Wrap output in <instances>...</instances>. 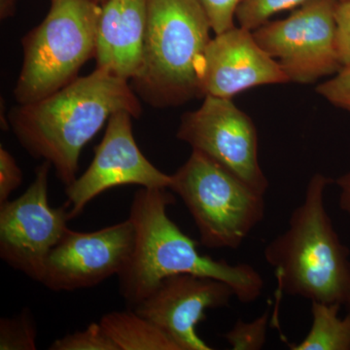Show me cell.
<instances>
[{"mask_svg":"<svg viewBox=\"0 0 350 350\" xmlns=\"http://www.w3.org/2000/svg\"><path fill=\"white\" fill-rule=\"evenodd\" d=\"M332 182L325 175H313L286 231L267 244L264 256L275 271L278 291L345 306L350 294V251L327 213L325 192Z\"/></svg>","mask_w":350,"mask_h":350,"instance_id":"3","label":"cell"},{"mask_svg":"<svg viewBox=\"0 0 350 350\" xmlns=\"http://www.w3.org/2000/svg\"><path fill=\"white\" fill-rule=\"evenodd\" d=\"M317 94L334 107L350 113V64L317 87Z\"/></svg>","mask_w":350,"mask_h":350,"instance_id":"21","label":"cell"},{"mask_svg":"<svg viewBox=\"0 0 350 350\" xmlns=\"http://www.w3.org/2000/svg\"><path fill=\"white\" fill-rule=\"evenodd\" d=\"M49 13L23 38L24 62L14 96L27 105L56 93L94 57L101 5L93 0H51Z\"/></svg>","mask_w":350,"mask_h":350,"instance_id":"5","label":"cell"},{"mask_svg":"<svg viewBox=\"0 0 350 350\" xmlns=\"http://www.w3.org/2000/svg\"><path fill=\"white\" fill-rule=\"evenodd\" d=\"M338 2L310 0L286 19L266 23L253 31L289 82L312 84L342 68L337 44Z\"/></svg>","mask_w":350,"mask_h":350,"instance_id":"7","label":"cell"},{"mask_svg":"<svg viewBox=\"0 0 350 350\" xmlns=\"http://www.w3.org/2000/svg\"><path fill=\"white\" fill-rule=\"evenodd\" d=\"M345 308H347V313L350 315V294L349 298H347V301L345 304Z\"/></svg>","mask_w":350,"mask_h":350,"instance_id":"27","label":"cell"},{"mask_svg":"<svg viewBox=\"0 0 350 350\" xmlns=\"http://www.w3.org/2000/svg\"><path fill=\"white\" fill-rule=\"evenodd\" d=\"M135 241V226L130 218L94 232L68 228L51 250L40 283L55 292L96 286L123 271Z\"/></svg>","mask_w":350,"mask_h":350,"instance_id":"10","label":"cell"},{"mask_svg":"<svg viewBox=\"0 0 350 350\" xmlns=\"http://www.w3.org/2000/svg\"><path fill=\"white\" fill-rule=\"evenodd\" d=\"M50 350H119L107 332L98 323H92L85 330L57 338Z\"/></svg>","mask_w":350,"mask_h":350,"instance_id":"20","label":"cell"},{"mask_svg":"<svg viewBox=\"0 0 350 350\" xmlns=\"http://www.w3.org/2000/svg\"><path fill=\"white\" fill-rule=\"evenodd\" d=\"M340 304L312 301V327L291 350H350V315L338 317Z\"/></svg>","mask_w":350,"mask_h":350,"instance_id":"16","label":"cell"},{"mask_svg":"<svg viewBox=\"0 0 350 350\" xmlns=\"http://www.w3.org/2000/svg\"><path fill=\"white\" fill-rule=\"evenodd\" d=\"M215 34L234 27L237 9L241 0H199Z\"/></svg>","mask_w":350,"mask_h":350,"instance_id":"22","label":"cell"},{"mask_svg":"<svg viewBox=\"0 0 350 350\" xmlns=\"http://www.w3.org/2000/svg\"><path fill=\"white\" fill-rule=\"evenodd\" d=\"M269 319L268 312L250 322L239 319L231 330L225 334V340L232 350L262 349L266 344Z\"/></svg>","mask_w":350,"mask_h":350,"instance_id":"19","label":"cell"},{"mask_svg":"<svg viewBox=\"0 0 350 350\" xmlns=\"http://www.w3.org/2000/svg\"><path fill=\"white\" fill-rule=\"evenodd\" d=\"M23 172L15 158L6 148L0 146V204L9 200L11 194L20 187Z\"/></svg>","mask_w":350,"mask_h":350,"instance_id":"23","label":"cell"},{"mask_svg":"<svg viewBox=\"0 0 350 350\" xmlns=\"http://www.w3.org/2000/svg\"><path fill=\"white\" fill-rule=\"evenodd\" d=\"M170 189L142 188L133 196L130 216L135 229V247L119 273V291L133 308L165 278L179 273L206 276L227 283L243 304L253 303L265 287L262 276L248 264L231 265L202 255L197 243L170 218L175 202Z\"/></svg>","mask_w":350,"mask_h":350,"instance_id":"2","label":"cell"},{"mask_svg":"<svg viewBox=\"0 0 350 350\" xmlns=\"http://www.w3.org/2000/svg\"><path fill=\"white\" fill-rule=\"evenodd\" d=\"M148 0H105L96 36V68L131 80L142 63Z\"/></svg>","mask_w":350,"mask_h":350,"instance_id":"14","label":"cell"},{"mask_svg":"<svg viewBox=\"0 0 350 350\" xmlns=\"http://www.w3.org/2000/svg\"><path fill=\"white\" fill-rule=\"evenodd\" d=\"M93 1L96 2V3L98 4H100L101 5V4H103V2L105 1V0H93Z\"/></svg>","mask_w":350,"mask_h":350,"instance_id":"28","label":"cell"},{"mask_svg":"<svg viewBox=\"0 0 350 350\" xmlns=\"http://www.w3.org/2000/svg\"><path fill=\"white\" fill-rule=\"evenodd\" d=\"M211 22L199 0H148L142 63L131 86L151 107L204 96V56Z\"/></svg>","mask_w":350,"mask_h":350,"instance_id":"4","label":"cell"},{"mask_svg":"<svg viewBox=\"0 0 350 350\" xmlns=\"http://www.w3.org/2000/svg\"><path fill=\"white\" fill-rule=\"evenodd\" d=\"M310 0H241L237 9L239 27L253 31L269 22L275 14L298 8Z\"/></svg>","mask_w":350,"mask_h":350,"instance_id":"18","label":"cell"},{"mask_svg":"<svg viewBox=\"0 0 350 350\" xmlns=\"http://www.w3.org/2000/svg\"><path fill=\"white\" fill-rule=\"evenodd\" d=\"M120 111L138 118L139 98L129 80L96 68L56 93L18 105L9 113L8 123L25 151L49 163L68 186L77 178L83 148Z\"/></svg>","mask_w":350,"mask_h":350,"instance_id":"1","label":"cell"},{"mask_svg":"<svg viewBox=\"0 0 350 350\" xmlns=\"http://www.w3.org/2000/svg\"><path fill=\"white\" fill-rule=\"evenodd\" d=\"M335 183L340 189L338 204L340 209L350 216V170L345 174L340 175Z\"/></svg>","mask_w":350,"mask_h":350,"instance_id":"25","label":"cell"},{"mask_svg":"<svg viewBox=\"0 0 350 350\" xmlns=\"http://www.w3.org/2000/svg\"><path fill=\"white\" fill-rule=\"evenodd\" d=\"M170 190L183 200L207 248L237 250L265 217L264 195L199 151L172 175Z\"/></svg>","mask_w":350,"mask_h":350,"instance_id":"6","label":"cell"},{"mask_svg":"<svg viewBox=\"0 0 350 350\" xmlns=\"http://www.w3.org/2000/svg\"><path fill=\"white\" fill-rule=\"evenodd\" d=\"M176 137L266 194L269 183L259 163L256 126L232 98L204 96L200 108L182 116Z\"/></svg>","mask_w":350,"mask_h":350,"instance_id":"9","label":"cell"},{"mask_svg":"<svg viewBox=\"0 0 350 350\" xmlns=\"http://www.w3.org/2000/svg\"><path fill=\"white\" fill-rule=\"evenodd\" d=\"M338 57L342 66L350 64V0H340L336 10Z\"/></svg>","mask_w":350,"mask_h":350,"instance_id":"24","label":"cell"},{"mask_svg":"<svg viewBox=\"0 0 350 350\" xmlns=\"http://www.w3.org/2000/svg\"><path fill=\"white\" fill-rule=\"evenodd\" d=\"M51 167L43 161L24 194L0 204V257L38 282L51 250L63 238L71 220L68 206H50Z\"/></svg>","mask_w":350,"mask_h":350,"instance_id":"8","label":"cell"},{"mask_svg":"<svg viewBox=\"0 0 350 350\" xmlns=\"http://www.w3.org/2000/svg\"><path fill=\"white\" fill-rule=\"evenodd\" d=\"M234 297L227 283L206 276L179 273L165 278L133 310L162 329L180 350H211L197 334L206 310L226 308Z\"/></svg>","mask_w":350,"mask_h":350,"instance_id":"12","label":"cell"},{"mask_svg":"<svg viewBox=\"0 0 350 350\" xmlns=\"http://www.w3.org/2000/svg\"><path fill=\"white\" fill-rule=\"evenodd\" d=\"M36 322L29 310H24L14 317H3L0 320V349L36 350Z\"/></svg>","mask_w":350,"mask_h":350,"instance_id":"17","label":"cell"},{"mask_svg":"<svg viewBox=\"0 0 350 350\" xmlns=\"http://www.w3.org/2000/svg\"><path fill=\"white\" fill-rule=\"evenodd\" d=\"M131 118L126 111L110 117L103 140L94 150L93 162L81 176L66 186L71 220L80 215L94 198L111 188L139 185L170 189L172 175L157 169L140 151L133 137Z\"/></svg>","mask_w":350,"mask_h":350,"instance_id":"11","label":"cell"},{"mask_svg":"<svg viewBox=\"0 0 350 350\" xmlns=\"http://www.w3.org/2000/svg\"><path fill=\"white\" fill-rule=\"evenodd\" d=\"M100 323L119 350H180L162 329L133 310L107 313Z\"/></svg>","mask_w":350,"mask_h":350,"instance_id":"15","label":"cell"},{"mask_svg":"<svg viewBox=\"0 0 350 350\" xmlns=\"http://www.w3.org/2000/svg\"><path fill=\"white\" fill-rule=\"evenodd\" d=\"M16 0H1V19L12 16L15 10Z\"/></svg>","mask_w":350,"mask_h":350,"instance_id":"26","label":"cell"},{"mask_svg":"<svg viewBox=\"0 0 350 350\" xmlns=\"http://www.w3.org/2000/svg\"><path fill=\"white\" fill-rule=\"evenodd\" d=\"M338 1H340V0H338Z\"/></svg>","mask_w":350,"mask_h":350,"instance_id":"29","label":"cell"},{"mask_svg":"<svg viewBox=\"0 0 350 350\" xmlns=\"http://www.w3.org/2000/svg\"><path fill=\"white\" fill-rule=\"evenodd\" d=\"M288 82L280 64L262 49L250 29L234 25L215 34L207 46L202 77L204 96L232 98L251 88Z\"/></svg>","mask_w":350,"mask_h":350,"instance_id":"13","label":"cell"}]
</instances>
